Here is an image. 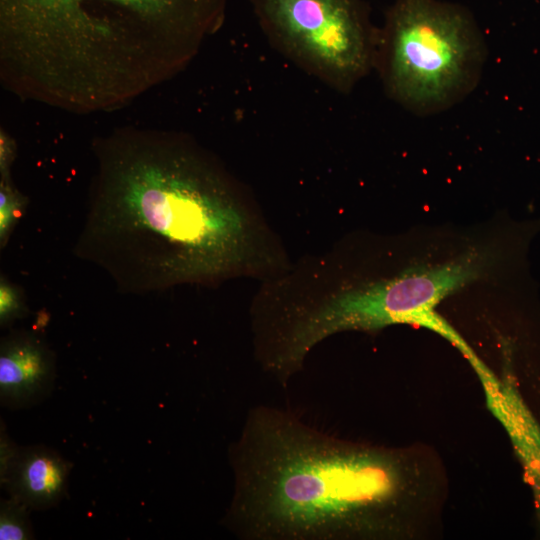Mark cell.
I'll return each instance as SVG.
<instances>
[{"label": "cell", "mask_w": 540, "mask_h": 540, "mask_svg": "<svg viewBox=\"0 0 540 540\" xmlns=\"http://www.w3.org/2000/svg\"><path fill=\"white\" fill-rule=\"evenodd\" d=\"M26 310L22 297L17 287L6 279L0 282V324L2 328L11 325L16 319L21 318Z\"/></svg>", "instance_id": "obj_12"}, {"label": "cell", "mask_w": 540, "mask_h": 540, "mask_svg": "<svg viewBox=\"0 0 540 540\" xmlns=\"http://www.w3.org/2000/svg\"><path fill=\"white\" fill-rule=\"evenodd\" d=\"M475 373L481 382L487 408L510 436L540 493V430L523 405L512 378L508 375L497 377L487 365Z\"/></svg>", "instance_id": "obj_9"}, {"label": "cell", "mask_w": 540, "mask_h": 540, "mask_svg": "<svg viewBox=\"0 0 540 540\" xmlns=\"http://www.w3.org/2000/svg\"><path fill=\"white\" fill-rule=\"evenodd\" d=\"M229 462L222 524L243 540L398 539L422 488L407 450L342 440L264 405L249 410Z\"/></svg>", "instance_id": "obj_3"}, {"label": "cell", "mask_w": 540, "mask_h": 540, "mask_svg": "<svg viewBox=\"0 0 540 540\" xmlns=\"http://www.w3.org/2000/svg\"><path fill=\"white\" fill-rule=\"evenodd\" d=\"M485 36L466 6L395 0L379 27L375 67L387 97L415 116L440 114L480 83Z\"/></svg>", "instance_id": "obj_5"}, {"label": "cell", "mask_w": 540, "mask_h": 540, "mask_svg": "<svg viewBox=\"0 0 540 540\" xmlns=\"http://www.w3.org/2000/svg\"><path fill=\"white\" fill-rule=\"evenodd\" d=\"M71 468L72 464L51 448L19 447L0 472L1 487L29 509L47 510L67 496Z\"/></svg>", "instance_id": "obj_8"}, {"label": "cell", "mask_w": 540, "mask_h": 540, "mask_svg": "<svg viewBox=\"0 0 540 540\" xmlns=\"http://www.w3.org/2000/svg\"><path fill=\"white\" fill-rule=\"evenodd\" d=\"M84 225L75 254L124 293L207 283L257 255L238 183L190 135L122 127L94 144Z\"/></svg>", "instance_id": "obj_1"}, {"label": "cell", "mask_w": 540, "mask_h": 540, "mask_svg": "<svg viewBox=\"0 0 540 540\" xmlns=\"http://www.w3.org/2000/svg\"><path fill=\"white\" fill-rule=\"evenodd\" d=\"M269 44L306 74L349 94L375 67L379 27L365 0H249Z\"/></svg>", "instance_id": "obj_6"}, {"label": "cell", "mask_w": 540, "mask_h": 540, "mask_svg": "<svg viewBox=\"0 0 540 540\" xmlns=\"http://www.w3.org/2000/svg\"><path fill=\"white\" fill-rule=\"evenodd\" d=\"M56 377L54 353L35 333L18 331L1 340L0 402L8 409L39 404L52 392Z\"/></svg>", "instance_id": "obj_7"}, {"label": "cell", "mask_w": 540, "mask_h": 540, "mask_svg": "<svg viewBox=\"0 0 540 540\" xmlns=\"http://www.w3.org/2000/svg\"><path fill=\"white\" fill-rule=\"evenodd\" d=\"M0 182V245L4 247L9 236L22 215L25 199L13 188L10 169H2Z\"/></svg>", "instance_id": "obj_11"}, {"label": "cell", "mask_w": 540, "mask_h": 540, "mask_svg": "<svg viewBox=\"0 0 540 540\" xmlns=\"http://www.w3.org/2000/svg\"><path fill=\"white\" fill-rule=\"evenodd\" d=\"M30 511L21 501L9 497L0 502V539L29 540L34 539Z\"/></svg>", "instance_id": "obj_10"}, {"label": "cell", "mask_w": 540, "mask_h": 540, "mask_svg": "<svg viewBox=\"0 0 540 540\" xmlns=\"http://www.w3.org/2000/svg\"><path fill=\"white\" fill-rule=\"evenodd\" d=\"M228 0H0V77L18 97L107 112L181 73Z\"/></svg>", "instance_id": "obj_2"}, {"label": "cell", "mask_w": 540, "mask_h": 540, "mask_svg": "<svg viewBox=\"0 0 540 540\" xmlns=\"http://www.w3.org/2000/svg\"><path fill=\"white\" fill-rule=\"evenodd\" d=\"M496 264L487 248H470L442 263L409 268L396 276L342 289L271 321L262 343L263 366L285 387L310 351L344 331L374 332L395 324L427 328L464 356L472 348L435 310L448 295L484 277Z\"/></svg>", "instance_id": "obj_4"}]
</instances>
